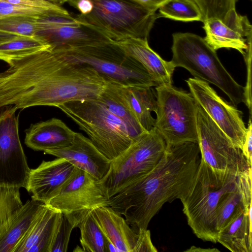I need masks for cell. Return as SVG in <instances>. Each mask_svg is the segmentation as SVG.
<instances>
[{"label":"cell","mask_w":252,"mask_h":252,"mask_svg":"<svg viewBox=\"0 0 252 252\" xmlns=\"http://www.w3.org/2000/svg\"><path fill=\"white\" fill-rule=\"evenodd\" d=\"M6 63L9 67L0 72V108L96 99L106 85L90 65L70 61L50 48Z\"/></svg>","instance_id":"6da1fadb"},{"label":"cell","mask_w":252,"mask_h":252,"mask_svg":"<svg viewBox=\"0 0 252 252\" xmlns=\"http://www.w3.org/2000/svg\"><path fill=\"white\" fill-rule=\"evenodd\" d=\"M200 154L197 142L166 145L156 167L110 197L109 206L124 216L136 232L147 229L165 203L181 200L188 194L195 179Z\"/></svg>","instance_id":"7a4b0ae2"},{"label":"cell","mask_w":252,"mask_h":252,"mask_svg":"<svg viewBox=\"0 0 252 252\" xmlns=\"http://www.w3.org/2000/svg\"><path fill=\"white\" fill-rule=\"evenodd\" d=\"M237 177L228 171H215L200 159L192 187L180 200L188 223L198 238L217 242L216 208L221 197L236 188Z\"/></svg>","instance_id":"3957f363"},{"label":"cell","mask_w":252,"mask_h":252,"mask_svg":"<svg viewBox=\"0 0 252 252\" xmlns=\"http://www.w3.org/2000/svg\"><path fill=\"white\" fill-rule=\"evenodd\" d=\"M171 62L188 70L195 78L211 83L224 93L236 106L246 103L245 87L239 85L220 62L216 51L204 38L190 32L172 35Z\"/></svg>","instance_id":"277c9868"},{"label":"cell","mask_w":252,"mask_h":252,"mask_svg":"<svg viewBox=\"0 0 252 252\" xmlns=\"http://www.w3.org/2000/svg\"><path fill=\"white\" fill-rule=\"evenodd\" d=\"M52 50L70 61L90 65L106 82L138 88L159 85L139 62L127 55L113 41Z\"/></svg>","instance_id":"5b68a950"},{"label":"cell","mask_w":252,"mask_h":252,"mask_svg":"<svg viewBox=\"0 0 252 252\" xmlns=\"http://www.w3.org/2000/svg\"><path fill=\"white\" fill-rule=\"evenodd\" d=\"M57 107L85 131L93 144L110 160L134 141L125 123L98 99L71 101Z\"/></svg>","instance_id":"8992f818"},{"label":"cell","mask_w":252,"mask_h":252,"mask_svg":"<svg viewBox=\"0 0 252 252\" xmlns=\"http://www.w3.org/2000/svg\"><path fill=\"white\" fill-rule=\"evenodd\" d=\"M92 11L76 18L114 41L148 39L159 13L132 0H94Z\"/></svg>","instance_id":"52a82bcc"},{"label":"cell","mask_w":252,"mask_h":252,"mask_svg":"<svg viewBox=\"0 0 252 252\" xmlns=\"http://www.w3.org/2000/svg\"><path fill=\"white\" fill-rule=\"evenodd\" d=\"M166 144L154 127L141 134L122 154L111 160L106 175L98 181L110 198L143 177L157 165Z\"/></svg>","instance_id":"ba28073f"},{"label":"cell","mask_w":252,"mask_h":252,"mask_svg":"<svg viewBox=\"0 0 252 252\" xmlns=\"http://www.w3.org/2000/svg\"><path fill=\"white\" fill-rule=\"evenodd\" d=\"M158 103L155 127L167 145L198 142L196 103L190 93L172 85L156 87Z\"/></svg>","instance_id":"9c48e42d"},{"label":"cell","mask_w":252,"mask_h":252,"mask_svg":"<svg viewBox=\"0 0 252 252\" xmlns=\"http://www.w3.org/2000/svg\"><path fill=\"white\" fill-rule=\"evenodd\" d=\"M196 123L201 158L215 171L238 176L250 167L242 150L235 147L196 101Z\"/></svg>","instance_id":"30bf717a"},{"label":"cell","mask_w":252,"mask_h":252,"mask_svg":"<svg viewBox=\"0 0 252 252\" xmlns=\"http://www.w3.org/2000/svg\"><path fill=\"white\" fill-rule=\"evenodd\" d=\"M17 109L9 105L0 113V186L26 189L31 168L19 137Z\"/></svg>","instance_id":"8fae6325"},{"label":"cell","mask_w":252,"mask_h":252,"mask_svg":"<svg viewBox=\"0 0 252 252\" xmlns=\"http://www.w3.org/2000/svg\"><path fill=\"white\" fill-rule=\"evenodd\" d=\"M109 200L98 180L77 168L60 193L46 205L61 211L75 228L93 209L109 206Z\"/></svg>","instance_id":"7c38bea8"},{"label":"cell","mask_w":252,"mask_h":252,"mask_svg":"<svg viewBox=\"0 0 252 252\" xmlns=\"http://www.w3.org/2000/svg\"><path fill=\"white\" fill-rule=\"evenodd\" d=\"M195 101L241 150L247 132L242 112L226 102L206 82L195 78L186 80Z\"/></svg>","instance_id":"4fadbf2b"},{"label":"cell","mask_w":252,"mask_h":252,"mask_svg":"<svg viewBox=\"0 0 252 252\" xmlns=\"http://www.w3.org/2000/svg\"><path fill=\"white\" fill-rule=\"evenodd\" d=\"M35 36L52 49L77 47L112 41L70 15L39 18L38 30Z\"/></svg>","instance_id":"5bb4252c"},{"label":"cell","mask_w":252,"mask_h":252,"mask_svg":"<svg viewBox=\"0 0 252 252\" xmlns=\"http://www.w3.org/2000/svg\"><path fill=\"white\" fill-rule=\"evenodd\" d=\"M202 27L207 44L214 50L234 49L245 58L252 55V26L246 16L239 14L236 8L227 12L222 19L205 20Z\"/></svg>","instance_id":"9a60e30c"},{"label":"cell","mask_w":252,"mask_h":252,"mask_svg":"<svg viewBox=\"0 0 252 252\" xmlns=\"http://www.w3.org/2000/svg\"><path fill=\"white\" fill-rule=\"evenodd\" d=\"M76 168L63 158L43 160L30 169L26 189L32 194V199L47 204L60 193Z\"/></svg>","instance_id":"2e32d148"},{"label":"cell","mask_w":252,"mask_h":252,"mask_svg":"<svg viewBox=\"0 0 252 252\" xmlns=\"http://www.w3.org/2000/svg\"><path fill=\"white\" fill-rule=\"evenodd\" d=\"M44 153L64 158L98 181L106 175L111 163V160L98 150L89 138L78 132H75L70 145Z\"/></svg>","instance_id":"e0dca14e"},{"label":"cell","mask_w":252,"mask_h":252,"mask_svg":"<svg viewBox=\"0 0 252 252\" xmlns=\"http://www.w3.org/2000/svg\"><path fill=\"white\" fill-rule=\"evenodd\" d=\"M63 213L42 203L14 252H51Z\"/></svg>","instance_id":"ac0fdd59"},{"label":"cell","mask_w":252,"mask_h":252,"mask_svg":"<svg viewBox=\"0 0 252 252\" xmlns=\"http://www.w3.org/2000/svg\"><path fill=\"white\" fill-rule=\"evenodd\" d=\"M74 134L62 120L53 118L31 125L26 130L25 143L34 151L57 150L70 145Z\"/></svg>","instance_id":"d6986e66"},{"label":"cell","mask_w":252,"mask_h":252,"mask_svg":"<svg viewBox=\"0 0 252 252\" xmlns=\"http://www.w3.org/2000/svg\"><path fill=\"white\" fill-rule=\"evenodd\" d=\"M114 42L127 55L139 62L159 85H172L175 67L171 61L164 60L152 49L147 39L130 38Z\"/></svg>","instance_id":"ffe728a7"},{"label":"cell","mask_w":252,"mask_h":252,"mask_svg":"<svg viewBox=\"0 0 252 252\" xmlns=\"http://www.w3.org/2000/svg\"><path fill=\"white\" fill-rule=\"evenodd\" d=\"M91 213L107 239L120 252H133L137 233L125 219L110 206H101Z\"/></svg>","instance_id":"44dd1931"},{"label":"cell","mask_w":252,"mask_h":252,"mask_svg":"<svg viewBox=\"0 0 252 252\" xmlns=\"http://www.w3.org/2000/svg\"><path fill=\"white\" fill-rule=\"evenodd\" d=\"M217 242L232 252H252V205L219 232Z\"/></svg>","instance_id":"7402d4cb"},{"label":"cell","mask_w":252,"mask_h":252,"mask_svg":"<svg viewBox=\"0 0 252 252\" xmlns=\"http://www.w3.org/2000/svg\"><path fill=\"white\" fill-rule=\"evenodd\" d=\"M118 86L122 96L144 129L148 131L154 128L156 120L151 112H157L158 103L152 87Z\"/></svg>","instance_id":"603a6c76"},{"label":"cell","mask_w":252,"mask_h":252,"mask_svg":"<svg viewBox=\"0 0 252 252\" xmlns=\"http://www.w3.org/2000/svg\"><path fill=\"white\" fill-rule=\"evenodd\" d=\"M98 99L112 113L125 123L134 140L147 131L141 126L131 111L122 96L118 85L106 82Z\"/></svg>","instance_id":"cb8c5ba5"},{"label":"cell","mask_w":252,"mask_h":252,"mask_svg":"<svg viewBox=\"0 0 252 252\" xmlns=\"http://www.w3.org/2000/svg\"><path fill=\"white\" fill-rule=\"evenodd\" d=\"M42 203L28 199L15 213L10 226L0 238V252H14Z\"/></svg>","instance_id":"d4e9b609"},{"label":"cell","mask_w":252,"mask_h":252,"mask_svg":"<svg viewBox=\"0 0 252 252\" xmlns=\"http://www.w3.org/2000/svg\"><path fill=\"white\" fill-rule=\"evenodd\" d=\"M251 205L252 200L245 197L237 181L236 188L223 194L217 205L216 225L219 232L240 212L248 209Z\"/></svg>","instance_id":"484cf974"},{"label":"cell","mask_w":252,"mask_h":252,"mask_svg":"<svg viewBox=\"0 0 252 252\" xmlns=\"http://www.w3.org/2000/svg\"><path fill=\"white\" fill-rule=\"evenodd\" d=\"M91 211L78 223L80 242L83 252H108V239L93 217Z\"/></svg>","instance_id":"4316f807"},{"label":"cell","mask_w":252,"mask_h":252,"mask_svg":"<svg viewBox=\"0 0 252 252\" xmlns=\"http://www.w3.org/2000/svg\"><path fill=\"white\" fill-rule=\"evenodd\" d=\"M49 48L48 45L36 36L19 35L0 43V60L6 62Z\"/></svg>","instance_id":"83f0119b"},{"label":"cell","mask_w":252,"mask_h":252,"mask_svg":"<svg viewBox=\"0 0 252 252\" xmlns=\"http://www.w3.org/2000/svg\"><path fill=\"white\" fill-rule=\"evenodd\" d=\"M158 10L161 17L182 22H203L202 13L193 0H166Z\"/></svg>","instance_id":"f1b7e54d"},{"label":"cell","mask_w":252,"mask_h":252,"mask_svg":"<svg viewBox=\"0 0 252 252\" xmlns=\"http://www.w3.org/2000/svg\"><path fill=\"white\" fill-rule=\"evenodd\" d=\"M23 204L19 188L0 186V238L6 232L14 214Z\"/></svg>","instance_id":"f546056e"},{"label":"cell","mask_w":252,"mask_h":252,"mask_svg":"<svg viewBox=\"0 0 252 252\" xmlns=\"http://www.w3.org/2000/svg\"><path fill=\"white\" fill-rule=\"evenodd\" d=\"M38 18L24 15L0 16V31L20 36H34Z\"/></svg>","instance_id":"4dcf8cb0"},{"label":"cell","mask_w":252,"mask_h":252,"mask_svg":"<svg viewBox=\"0 0 252 252\" xmlns=\"http://www.w3.org/2000/svg\"><path fill=\"white\" fill-rule=\"evenodd\" d=\"M193 0L202 13L204 22L207 19L213 18L222 19L228 11L236 8L237 0Z\"/></svg>","instance_id":"1f68e13d"},{"label":"cell","mask_w":252,"mask_h":252,"mask_svg":"<svg viewBox=\"0 0 252 252\" xmlns=\"http://www.w3.org/2000/svg\"><path fill=\"white\" fill-rule=\"evenodd\" d=\"M9 15H24L40 18L61 15H58L43 9L13 4L0 0V16Z\"/></svg>","instance_id":"d6a6232c"},{"label":"cell","mask_w":252,"mask_h":252,"mask_svg":"<svg viewBox=\"0 0 252 252\" xmlns=\"http://www.w3.org/2000/svg\"><path fill=\"white\" fill-rule=\"evenodd\" d=\"M74 228L73 225L63 214L61 222L51 252L67 251L70 234Z\"/></svg>","instance_id":"836d02e7"},{"label":"cell","mask_w":252,"mask_h":252,"mask_svg":"<svg viewBox=\"0 0 252 252\" xmlns=\"http://www.w3.org/2000/svg\"><path fill=\"white\" fill-rule=\"evenodd\" d=\"M13 4L45 9L58 15H69L68 12L60 5L47 0H0Z\"/></svg>","instance_id":"e575fe53"},{"label":"cell","mask_w":252,"mask_h":252,"mask_svg":"<svg viewBox=\"0 0 252 252\" xmlns=\"http://www.w3.org/2000/svg\"><path fill=\"white\" fill-rule=\"evenodd\" d=\"M137 239L133 252H156L158 251L152 243L151 233L148 229L137 232Z\"/></svg>","instance_id":"d590c367"},{"label":"cell","mask_w":252,"mask_h":252,"mask_svg":"<svg viewBox=\"0 0 252 252\" xmlns=\"http://www.w3.org/2000/svg\"><path fill=\"white\" fill-rule=\"evenodd\" d=\"M242 153L245 158L250 167H252V117H250L248 126L244 142L241 149Z\"/></svg>","instance_id":"8d00e7d4"},{"label":"cell","mask_w":252,"mask_h":252,"mask_svg":"<svg viewBox=\"0 0 252 252\" xmlns=\"http://www.w3.org/2000/svg\"><path fill=\"white\" fill-rule=\"evenodd\" d=\"M69 2L70 4L76 7L82 15L90 13L94 6L93 0H71Z\"/></svg>","instance_id":"74e56055"},{"label":"cell","mask_w":252,"mask_h":252,"mask_svg":"<svg viewBox=\"0 0 252 252\" xmlns=\"http://www.w3.org/2000/svg\"><path fill=\"white\" fill-rule=\"evenodd\" d=\"M142 6L154 11H157L166 0H132Z\"/></svg>","instance_id":"f35d334b"},{"label":"cell","mask_w":252,"mask_h":252,"mask_svg":"<svg viewBox=\"0 0 252 252\" xmlns=\"http://www.w3.org/2000/svg\"><path fill=\"white\" fill-rule=\"evenodd\" d=\"M18 36L19 35L0 31V43L10 40Z\"/></svg>","instance_id":"ab89813d"},{"label":"cell","mask_w":252,"mask_h":252,"mask_svg":"<svg viewBox=\"0 0 252 252\" xmlns=\"http://www.w3.org/2000/svg\"><path fill=\"white\" fill-rule=\"evenodd\" d=\"M188 252H220V251L216 249H202L197 248L195 246H192L189 249L185 251Z\"/></svg>","instance_id":"60d3db41"},{"label":"cell","mask_w":252,"mask_h":252,"mask_svg":"<svg viewBox=\"0 0 252 252\" xmlns=\"http://www.w3.org/2000/svg\"><path fill=\"white\" fill-rule=\"evenodd\" d=\"M54 4L57 5H60L61 4H63V3L66 2H69L71 0H47Z\"/></svg>","instance_id":"b9f144b4"},{"label":"cell","mask_w":252,"mask_h":252,"mask_svg":"<svg viewBox=\"0 0 252 252\" xmlns=\"http://www.w3.org/2000/svg\"></svg>","instance_id":"7bdbcfd3"}]
</instances>
